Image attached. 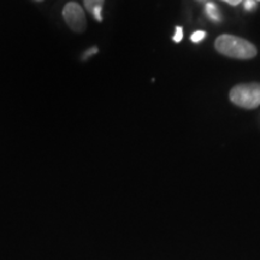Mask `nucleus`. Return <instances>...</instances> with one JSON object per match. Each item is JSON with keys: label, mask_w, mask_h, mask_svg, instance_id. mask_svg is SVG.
<instances>
[{"label": "nucleus", "mask_w": 260, "mask_h": 260, "mask_svg": "<svg viewBox=\"0 0 260 260\" xmlns=\"http://www.w3.org/2000/svg\"><path fill=\"white\" fill-rule=\"evenodd\" d=\"M83 2L87 11H88L89 14H93V11L95 9H103L104 2H105V0H83Z\"/></svg>", "instance_id": "obj_4"}, {"label": "nucleus", "mask_w": 260, "mask_h": 260, "mask_svg": "<svg viewBox=\"0 0 260 260\" xmlns=\"http://www.w3.org/2000/svg\"><path fill=\"white\" fill-rule=\"evenodd\" d=\"M63 17L71 30L75 32H83L87 28V19L82 6L77 3H68L63 9Z\"/></svg>", "instance_id": "obj_3"}, {"label": "nucleus", "mask_w": 260, "mask_h": 260, "mask_svg": "<svg viewBox=\"0 0 260 260\" xmlns=\"http://www.w3.org/2000/svg\"><path fill=\"white\" fill-rule=\"evenodd\" d=\"M206 12H207V15L210 16L211 19H213V21H216V22L220 21V14H219L218 9H217V6L212 4V3H209V4L206 5Z\"/></svg>", "instance_id": "obj_5"}, {"label": "nucleus", "mask_w": 260, "mask_h": 260, "mask_svg": "<svg viewBox=\"0 0 260 260\" xmlns=\"http://www.w3.org/2000/svg\"><path fill=\"white\" fill-rule=\"evenodd\" d=\"M253 6H254V3H253V0H247L245 8H246L247 10H251V9L253 8Z\"/></svg>", "instance_id": "obj_9"}, {"label": "nucleus", "mask_w": 260, "mask_h": 260, "mask_svg": "<svg viewBox=\"0 0 260 260\" xmlns=\"http://www.w3.org/2000/svg\"><path fill=\"white\" fill-rule=\"evenodd\" d=\"M223 2H225V3H228V4H230L233 6H237L239 4H241L242 0H223Z\"/></svg>", "instance_id": "obj_8"}, {"label": "nucleus", "mask_w": 260, "mask_h": 260, "mask_svg": "<svg viewBox=\"0 0 260 260\" xmlns=\"http://www.w3.org/2000/svg\"><path fill=\"white\" fill-rule=\"evenodd\" d=\"M214 47L218 53L234 59H252L258 53L252 42L230 34H223L217 38Z\"/></svg>", "instance_id": "obj_1"}, {"label": "nucleus", "mask_w": 260, "mask_h": 260, "mask_svg": "<svg viewBox=\"0 0 260 260\" xmlns=\"http://www.w3.org/2000/svg\"><path fill=\"white\" fill-rule=\"evenodd\" d=\"M233 104L242 109L253 110L260 106V83H241L230 90Z\"/></svg>", "instance_id": "obj_2"}, {"label": "nucleus", "mask_w": 260, "mask_h": 260, "mask_svg": "<svg viewBox=\"0 0 260 260\" xmlns=\"http://www.w3.org/2000/svg\"><path fill=\"white\" fill-rule=\"evenodd\" d=\"M37 2H42V0H37Z\"/></svg>", "instance_id": "obj_10"}, {"label": "nucleus", "mask_w": 260, "mask_h": 260, "mask_svg": "<svg viewBox=\"0 0 260 260\" xmlns=\"http://www.w3.org/2000/svg\"><path fill=\"white\" fill-rule=\"evenodd\" d=\"M182 39H183V29H182L181 27H177L176 34H175V37H174V40H175V42H180Z\"/></svg>", "instance_id": "obj_7"}, {"label": "nucleus", "mask_w": 260, "mask_h": 260, "mask_svg": "<svg viewBox=\"0 0 260 260\" xmlns=\"http://www.w3.org/2000/svg\"><path fill=\"white\" fill-rule=\"evenodd\" d=\"M205 37H206V32L205 31H203V30H198V31H195L193 35H191V41L193 42H200L201 40H204L205 39Z\"/></svg>", "instance_id": "obj_6"}]
</instances>
